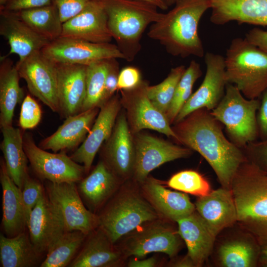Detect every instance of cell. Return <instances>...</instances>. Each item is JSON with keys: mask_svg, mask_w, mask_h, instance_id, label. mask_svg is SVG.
Segmentation results:
<instances>
[{"mask_svg": "<svg viewBox=\"0 0 267 267\" xmlns=\"http://www.w3.org/2000/svg\"><path fill=\"white\" fill-rule=\"evenodd\" d=\"M148 85L141 82L135 88L122 90L132 131L136 133L143 129L155 130L177 140L166 115L150 101L147 94Z\"/></svg>", "mask_w": 267, "mask_h": 267, "instance_id": "cell-15", "label": "cell"}, {"mask_svg": "<svg viewBox=\"0 0 267 267\" xmlns=\"http://www.w3.org/2000/svg\"><path fill=\"white\" fill-rule=\"evenodd\" d=\"M135 164L133 178L141 184L150 172L162 164L186 158L192 150L145 134H138L134 139Z\"/></svg>", "mask_w": 267, "mask_h": 267, "instance_id": "cell-14", "label": "cell"}, {"mask_svg": "<svg viewBox=\"0 0 267 267\" xmlns=\"http://www.w3.org/2000/svg\"><path fill=\"white\" fill-rule=\"evenodd\" d=\"M173 267H193L195 265L191 259L187 255L181 258L171 264Z\"/></svg>", "mask_w": 267, "mask_h": 267, "instance_id": "cell-50", "label": "cell"}, {"mask_svg": "<svg viewBox=\"0 0 267 267\" xmlns=\"http://www.w3.org/2000/svg\"><path fill=\"white\" fill-rule=\"evenodd\" d=\"M89 0H53L63 23L80 13Z\"/></svg>", "mask_w": 267, "mask_h": 267, "instance_id": "cell-43", "label": "cell"}, {"mask_svg": "<svg viewBox=\"0 0 267 267\" xmlns=\"http://www.w3.org/2000/svg\"><path fill=\"white\" fill-rule=\"evenodd\" d=\"M204 58L206 71L203 82L183 105L175 124L196 110L205 108L213 110L224 95L227 84L225 79L224 57L208 52L205 53Z\"/></svg>", "mask_w": 267, "mask_h": 267, "instance_id": "cell-13", "label": "cell"}, {"mask_svg": "<svg viewBox=\"0 0 267 267\" xmlns=\"http://www.w3.org/2000/svg\"><path fill=\"white\" fill-rule=\"evenodd\" d=\"M260 100L248 99L233 85L227 84L222 98L211 114L225 127L229 140L243 149L259 137L257 113Z\"/></svg>", "mask_w": 267, "mask_h": 267, "instance_id": "cell-7", "label": "cell"}, {"mask_svg": "<svg viewBox=\"0 0 267 267\" xmlns=\"http://www.w3.org/2000/svg\"><path fill=\"white\" fill-rule=\"evenodd\" d=\"M140 186L144 197L162 218L177 222L195 211L186 194L168 189L154 179L147 178Z\"/></svg>", "mask_w": 267, "mask_h": 267, "instance_id": "cell-25", "label": "cell"}, {"mask_svg": "<svg viewBox=\"0 0 267 267\" xmlns=\"http://www.w3.org/2000/svg\"><path fill=\"white\" fill-rule=\"evenodd\" d=\"M210 8V0H176L173 8L150 25L147 36L173 56L203 57L205 53L198 26Z\"/></svg>", "mask_w": 267, "mask_h": 267, "instance_id": "cell-2", "label": "cell"}, {"mask_svg": "<svg viewBox=\"0 0 267 267\" xmlns=\"http://www.w3.org/2000/svg\"><path fill=\"white\" fill-rule=\"evenodd\" d=\"M23 146L33 171L40 178L55 183L76 182L83 178L84 167L64 153L45 151L38 146L28 134L23 136Z\"/></svg>", "mask_w": 267, "mask_h": 267, "instance_id": "cell-12", "label": "cell"}, {"mask_svg": "<svg viewBox=\"0 0 267 267\" xmlns=\"http://www.w3.org/2000/svg\"><path fill=\"white\" fill-rule=\"evenodd\" d=\"M230 189L237 222L259 240L267 239V172L247 160L237 171Z\"/></svg>", "mask_w": 267, "mask_h": 267, "instance_id": "cell-4", "label": "cell"}, {"mask_svg": "<svg viewBox=\"0 0 267 267\" xmlns=\"http://www.w3.org/2000/svg\"><path fill=\"white\" fill-rule=\"evenodd\" d=\"M202 74L200 64L194 60H191L178 84L174 98L166 114L170 124L174 123L179 111L192 94L194 83Z\"/></svg>", "mask_w": 267, "mask_h": 267, "instance_id": "cell-38", "label": "cell"}, {"mask_svg": "<svg viewBox=\"0 0 267 267\" xmlns=\"http://www.w3.org/2000/svg\"><path fill=\"white\" fill-rule=\"evenodd\" d=\"M16 66L31 93L53 112L58 113L56 64L41 50L18 61Z\"/></svg>", "mask_w": 267, "mask_h": 267, "instance_id": "cell-11", "label": "cell"}, {"mask_svg": "<svg viewBox=\"0 0 267 267\" xmlns=\"http://www.w3.org/2000/svg\"><path fill=\"white\" fill-rule=\"evenodd\" d=\"M243 150L248 161L267 172V139L250 142Z\"/></svg>", "mask_w": 267, "mask_h": 267, "instance_id": "cell-42", "label": "cell"}, {"mask_svg": "<svg viewBox=\"0 0 267 267\" xmlns=\"http://www.w3.org/2000/svg\"><path fill=\"white\" fill-rule=\"evenodd\" d=\"M88 235L77 230L66 231L47 251L41 267H64L70 264Z\"/></svg>", "mask_w": 267, "mask_h": 267, "instance_id": "cell-35", "label": "cell"}, {"mask_svg": "<svg viewBox=\"0 0 267 267\" xmlns=\"http://www.w3.org/2000/svg\"><path fill=\"white\" fill-rule=\"evenodd\" d=\"M0 35L4 37L11 54L18 55L22 61L33 53L42 50L50 42L33 30L14 12L0 10Z\"/></svg>", "mask_w": 267, "mask_h": 267, "instance_id": "cell-21", "label": "cell"}, {"mask_svg": "<svg viewBox=\"0 0 267 267\" xmlns=\"http://www.w3.org/2000/svg\"><path fill=\"white\" fill-rule=\"evenodd\" d=\"M177 222L178 233L186 245L187 255L195 267H201L211 253L216 236L195 211Z\"/></svg>", "mask_w": 267, "mask_h": 267, "instance_id": "cell-28", "label": "cell"}, {"mask_svg": "<svg viewBox=\"0 0 267 267\" xmlns=\"http://www.w3.org/2000/svg\"><path fill=\"white\" fill-rule=\"evenodd\" d=\"M259 241L261 245L260 248V259L264 265L267 266V239Z\"/></svg>", "mask_w": 267, "mask_h": 267, "instance_id": "cell-51", "label": "cell"}, {"mask_svg": "<svg viewBox=\"0 0 267 267\" xmlns=\"http://www.w3.org/2000/svg\"><path fill=\"white\" fill-rule=\"evenodd\" d=\"M116 58L109 59L108 72L105 85V100L107 101L118 89L119 65Z\"/></svg>", "mask_w": 267, "mask_h": 267, "instance_id": "cell-46", "label": "cell"}, {"mask_svg": "<svg viewBox=\"0 0 267 267\" xmlns=\"http://www.w3.org/2000/svg\"><path fill=\"white\" fill-rule=\"evenodd\" d=\"M120 108V102L117 95L112 96L102 105L86 139L70 156L75 162L82 164L86 173L89 172L103 142L110 137Z\"/></svg>", "mask_w": 267, "mask_h": 267, "instance_id": "cell-18", "label": "cell"}, {"mask_svg": "<svg viewBox=\"0 0 267 267\" xmlns=\"http://www.w3.org/2000/svg\"><path fill=\"white\" fill-rule=\"evenodd\" d=\"M14 12L36 33L50 42L61 37L63 23L53 2Z\"/></svg>", "mask_w": 267, "mask_h": 267, "instance_id": "cell-33", "label": "cell"}, {"mask_svg": "<svg viewBox=\"0 0 267 267\" xmlns=\"http://www.w3.org/2000/svg\"><path fill=\"white\" fill-rule=\"evenodd\" d=\"M210 21L223 25L231 21L267 26V0H210Z\"/></svg>", "mask_w": 267, "mask_h": 267, "instance_id": "cell-23", "label": "cell"}, {"mask_svg": "<svg viewBox=\"0 0 267 267\" xmlns=\"http://www.w3.org/2000/svg\"><path fill=\"white\" fill-rule=\"evenodd\" d=\"M225 79L248 99L260 98L267 89V53L245 38L233 39L224 57Z\"/></svg>", "mask_w": 267, "mask_h": 267, "instance_id": "cell-6", "label": "cell"}, {"mask_svg": "<svg viewBox=\"0 0 267 267\" xmlns=\"http://www.w3.org/2000/svg\"><path fill=\"white\" fill-rule=\"evenodd\" d=\"M88 235L81 250L68 266L114 267L122 265L126 258L101 227Z\"/></svg>", "mask_w": 267, "mask_h": 267, "instance_id": "cell-24", "label": "cell"}, {"mask_svg": "<svg viewBox=\"0 0 267 267\" xmlns=\"http://www.w3.org/2000/svg\"><path fill=\"white\" fill-rule=\"evenodd\" d=\"M41 51L55 63L88 66L106 59H125L116 44L94 43L63 37L50 42Z\"/></svg>", "mask_w": 267, "mask_h": 267, "instance_id": "cell-10", "label": "cell"}, {"mask_svg": "<svg viewBox=\"0 0 267 267\" xmlns=\"http://www.w3.org/2000/svg\"><path fill=\"white\" fill-rule=\"evenodd\" d=\"M99 112L98 107H95L66 118L56 132L43 139L39 146L54 152L77 147L86 139Z\"/></svg>", "mask_w": 267, "mask_h": 267, "instance_id": "cell-26", "label": "cell"}, {"mask_svg": "<svg viewBox=\"0 0 267 267\" xmlns=\"http://www.w3.org/2000/svg\"><path fill=\"white\" fill-rule=\"evenodd\" d=\"M107 16L108 26L125 60L133 61L141 49L140 41L149 25L163 13L141 0H100Z\"/></svg>", "mask_w": 267, "mask_h": 267, "instance_id": "cell-3", "label": "cell"}, {"mask_svg": "<svg viewBox=\"0 0 267 267\" xmlns=\"http://www.w3.org/2000/svg\"><path fill=\"white\" fill-rule=\"evenodd\" d=\"M260 255L259 247L245 239H234L224 242L218 251L220 265L224 267H255Z\"/></svg>", "mask_w": 267, "mask_h": 267, "instance_id": "cell-34", "label": "cell"}, {"mask_svg": "<svg viewBox=\"0 0 267 267\" xmlns=\"http://www.w3.org/2000/svg\"><path fill=\"white\" fill-rule=\"evenodd\" d=\"M185 69L184 65L173 68L161 83L147 87L148 98L157 109L165 115L173 100L178 84Z\"/></svg>", "mask_w": 267, "mask_h": 267, "instance_id": "cell-37", "label": "cell"}, {"mask_svg": "<svg viewBox=\"0 0 267 267\" xmlns=\"http://www.w3.org/2000/svg\"><path fill=\"white\" fill-rule=\"evenodd\" d=\"M7 1V0H0V8L3 7L5 5Z\"/></svg>", "mask_w": 267, "mask_h": 267, "instance_id": "cell-54", "label": "cell"}, {"mask_svg": "<svg viewBox=\"0 0 267 267\" xmlns=\"http://www.w3.org/2000/svg\"><path fill=\"white\" fill-rule=\"evenodd\" d=\"M97 215L99 226L114 244L143 223L161 218L140 189L125 185L119 188Z\"/></svg>", "mask_w": 267, "mask_h": 267, "instance_id": "cell-5", "label": "cell"}, {"mask_svg": "<svg viewBox=\"0 0 267 267\" xmlns=\"http://www.w3.org/2000/svg\"><path fill=\"white\" fill-rule=\"evenodd\" d=\"M109 59L97 61L87 66L86 95L82 112L100 107L106 102L105 85Z\"/></svg>", "mask_w": 267, "mask_h": 267, "instance_id": "cell-36", "label": "cell"}, {"mask_svg": "<svg viewBox=\"0 0 267 267\" xmlns=\"http://www.w3.org/2000/svg\"><path fill=\"white\" fill-rule=\"evenodd\" d=\"M0 181L2 190V226L8 237L23 231L26 225L22 189L8 175L3 159L0 161Z\"/></svg>", "mask_w": 267, "mask_h": 267, "instance_id": "cell-29", "label": "cell"}, {"mask_svg": "<svg viewBox=\"0 0 267 267\" xmlns=\"http://www.w3.org/2000/svg\"><path fill=\"white\" fill-rule=\"evenodd\" d=\"M53 0H7L5 5L0 8L10 12L41 7L51 4Z\"/></svg>", "mask_w": 267, "mask_h": 267, "instance_id": "cell-45", "label": "cell"}, {"mask_svg": "<svg viewBox=\"0 0 267 267\" xmlns=\"http://www.w3.org/2000/svg\"><path fill=\"white\" fill-rule=\"evenodd\" d=\"M2 140L0 148L7 173L14 183L22 189L24 181L28 176V159L23 146V136L21 131L11 126L0 127Z\"/></svg>", "mask_w": 267, "mask_h": 267, "instance_id": "cell-31", "label": "cell"}, {"mask_svg": "<svg viewBox=\"0 0 267 267\" xmlns=\"http://www.w3.org/2000/svg\"><path fill=\"white\" fill-rule=\"evenodd\" d=\"M79 182L80 195L92 212L105 205L121 184V180L104 161H100L90 174Z\"/></svg>", "mask_w": 267, "mask_h": 267, "instance_id": "cell-27", "label": "cell"}, {"mask_svg": "<svg viewBox=\"0 0 267 267\" xmlns=\"http://www.w3.org/2000/svg\"><path fill=\"white\" fill-rule=\"evenodd\" d=\"M195 210L217 236L223 229L237 222V211L231 189L222 187L200 197Z\"/></svg>", "mask_w": 267, "mask_h": 267, "instance_id": "cell-22", "label": "cell"}, {"mask_svg": "<svg viewBox=\"0 0 267 267\" xmlns=\"http://www.w3.org/2000/svg\"><path fill=\"white\" fill-rule=\"evenodd\" d=\"M61 37L94 43H109L113 38L100 0H89L78 14L63 23Z\"/></svg>", "mask_w": 267, "mask_h": 267, "instance_id": "cell-16", "label": "cell"}, {"mask_svg": "<svg viewBox=\"0 0 267 267\" xmlns=\"http://www.w3.org/2000/svg\"><path fill=\"white\" fill-rule=\"evenodd\" d=\"M124 236L117 247L126 259L142 257L153 252L163 253L172 258L180 245L178 231L161 218L143 223Z\"/></svg>", "mask_w": 267, "mask_h": 267, "instance_id": "cell-8", "label": "cell"}, {"mask_svg": "<svg viewBox=\"0 0 267 267\" xmlns=\"http://www.w3.org/2000/svg\"><path fill=\"white\" fill-rule=\"evenodd\" d=\"M46 191L59 211L67 231L77 230L88 235L99 226L98 215L85 206L76 182L48 181Z\"/></svg>", "mask_w": 267, "mask_h": 267, "instance_id": "cell-9", "label": "cell"}, {"mask_svg": "<svg viewBox=\"0 0 267 267\" xmlns=\"http://www.w3.org/2000/svg\"><path fill=\"white\" fill-rule=\"evenodd\" d=\"M148 2L162 10H167L169 6L165 0H141Z\"/></svg>", "mask_w": 267, "mask_h": 267, "instance_id": "cell-52", "label": "cell"}, {"mask_svg": "<svg viewBox=\"0 0 267 267\" xmlns=\"http://www.w3.org/2000/svg\"><path fill=\"white\" fill-rule=\"evenodd\" d=\"M139 70L133 66L123 68L119 73L118 89L130 90L136 87L141 82Z\"/></svg>", "mask_w": 267, "mask_h": 267, "instance_id": "cell-44", "label": "cell"}, {"mask_svg": "<svg viewBox=\"0 0 267 267\" xmlns=\"http://www.w3.org/2000/svg\"><path fill=\"white\" fill-rule=\"evenodd\" d=\"M169 7L174 4L176 0H165Z\"/></svg>", "mask_w": 267, "mask_h": 267, "instance_id": "cell-53", "label": "cell"}, {"mask_svg": "<svg viewBox=\"0 0 267 267\" xmlns=\"http://www.w3.org/2000/svg\"><path fill=\"white\" fill-rule=\"evenodd\" d=\"M106 141L104 162L121 180L133 177L135 149L124 114L116 120L112 134Z\"/></svg>", "mask_w": 267, "mask_h": 267, "instance_id": "cell-19", "label": "cell"}, {"mask_svg": "<svg viewBox=\"0 0 267 267\" xmlns=\"http://www.w3.org/2000/svg\"><path fill=\"white\" fill-rule=\"evenodd\" d=\"M42 118V111L37 102L29 94L24 98L19 116V123L23 129L36 127Z\"/></svg>", "mask_w": 267, "mask_h": 267, "instance_id": "cell-41", "label": "cell"}, {"mask_svg": "<svg viewBox=\"0 0 267 267\" xmlns=\"http://www.w3.org/2000/svg\"><path fill=\"white\" fill-rule=\"evenodd\" d=\"M177 141L199 153L208 163L222 185L230 189L240 166L247 160L243 149L224 135L221 123L205 108L196 110L173 128Z\"/></svg>", "mask_w": 267, "mask_h": 267, "instance_id": "cell-1", "label": "cell"}, {"mask_svg": "<svg viewBox=\"0 0 267 267\" xmlns=\"http://www.w3.org/2000/svg\"><path fill=\"white\" fill-rule=\"evenodd\" d=\"M56 64L58 113L66 118L82 112L86 95L88 66Z\"/></svg>", "mask_w": 267, "mask_h": 267, "instance_id": "cell-20", "label": "cell"}, {"mask_svg": "<svg viewBox=\"0 0 267 267\" xmlns=\"http://www.w3.org/2000/svg\"><path fill=\"white\" fill-rule=\"evenodd\" d=\"M27 226L31 242L41 253L47 252L67 231L59 211L44 193L32 211Z\"/></svg>", "mask_w": 267, "mask_h": 267, "instance_id": "cell-17", "label": "cell"}, {"mask_svg": "<svg viewBox=\"0 0 267 267\" xmlns=\"http://www.w3.org/2000/svg\"><path fill=\"white\" fill-rule=\"evenodd\" d=\"M169 187L199 197L209 194V182L201 174L193 170H185L174 175L168 180Z\"/></svg>", "mask_w": 267, "mask_h": 267, "instance_id": "cell-39", "label": "cell"}, {"mask_svg": "<svg viewBox=\"0 0 267 267\" xmlns=\"http://www.w3.org/2000/svg\"><path fill=\"white\" fill-rule=\"evenodd\" d=\"M245 38L249 43L267 53V30L254 28L248 31Z\"/></svg>", "mask_w": 267, "mask_h": 267, "instance_id": "cell-48", "label": "cell"}, {"mask_svg": "<svg viewBox=\"0 0 267 267\" xmlns=\"http://www.w3.org/2000/svg\"><path fill=\"white\" fill-rule=\"evenodd\" d=\"M20 78L15 65L7 57H0V125L11 126L16 105L24 99Z\"/></svg>", "mask_w": 267, "mask_h": 267, "instance_id": "cell-30", "label": "cell"}, {"mask_svg": "<svg viewBox=\"0 0 267 267\" xmlns=\"http://www.w3.org/2000/svg\"><path fill=\"white\" fill-rule=\"evenodd\" d=\"M44 193L41 184L28 176L22 188V197L27 224L31 213Z\"/></svg>", "mask_w": 267, "mask_h": 267, "instance_id": "cell-40", "label": "cell"}, {"mask_svg": "<svg viewBox=\"0 0 267 267\" xmlns=\"http://www.w3.org/2000/svg\"><path fill=\"white\" fill-rule=\"evenodd\" d=\"M260 104L257 113L259 136L261 140L267 139V89L260 97Z\"/></svg>", "mask_w": 267, "mask_h": 267, "instance_id": "cell-47", "label": "cell"}, {"mask_svg": "<svg viewBox=\"0 0 267 267\" xmlns=\"http://www.w3.org/2000/svg\"><path fill=\"white\" fill-rule=\"evenodd\" d=\"M41 254L24 231L13 237L0 235L1 267H35L39 263Z\"/></svg>", "mask_w": 267, "mask_h": 267, "instance_id": "cell-32", "label": "cell"}, {"mask_svg": "<svg viewBox=\"0 0 267 267\" xmlns=\"http://www.w3.org/2000/svg\"><path fill=\"white\" fill-rule=\"evenodd\" d=\"M157 263V258L152 257L143 260L132 259L129 261L127 265L129 267H154L156 266Z\"/></svg>", "mask_w": 267, "mask_h": 267, "instance_id": "cell-49", "label": "cell"}]
</instances>
